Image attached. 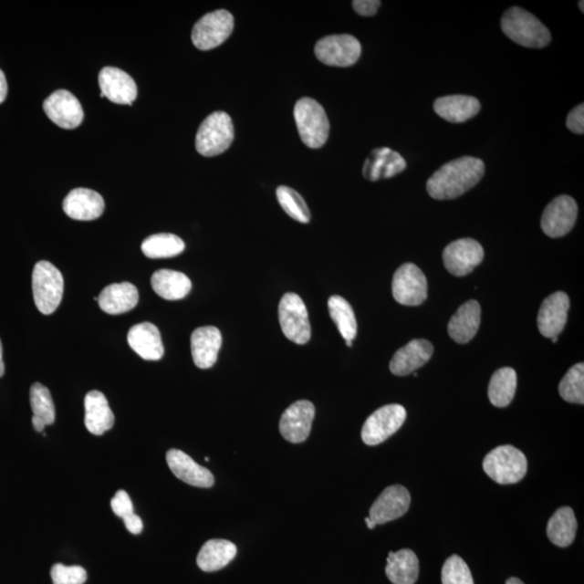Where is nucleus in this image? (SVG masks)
I'll list each match as a JSON object with an SVG mask.
<instances>
[{"label":"nucleus","instance_id":"nucleus-9","mask_svg":"<svg viewBox=\"0 0 584 584\" xmlns=\"http://www.w3.org/2000/svg\"><path fill=\"white\" fill-rule=\"evenodd\" d=\"M406 417V409L402 405L383 406L366 420L361 438L368 446L379 445L402 428Z\"/></svg>","mask_w":584,"mask_h":584},{"label":"nucleus","instance_id":"nucleus-16","mask_svg":"<svg viewBox=\"0 0 584 584\" xmlns=\"http://www.w3.org/2000/svg\"><path fill=\"white\" fill-rule=\"evenodd\" d=\"M411 494L404 486L393 485L378 496L370 507V518L377 525L395 521L405 516L411 506Z\"/></svg>","mask_w":584,"mask_h":584},{"label":"nucleus","instance_id":"nucleus-14","mask_svg":"<svg viewBox=\"0 0 584 584\" xmlns=\"http://www.w3.org/2000/svg\"><path fill=\"white\" fill-rule=\"evenodd\" d=\"M44 110L49 120L64 130H75L84 120V110L73 93L57 90L46 99Z\"/></svg>","mask_w":584,"mask_h":584},{"label":"nucleus","instance_id":"nucleus-26","mask_svg":"<svg viewBox=\"0 0 584 584\" xmlns=\"http://www.w3.org/2000/svg\"><path fill=\"white\" fill-rule=\"evenodd\" d=\"M98 302L105 313L122 314L137 307L139 292L136 286L130 283L112 284L101 291Z\"/></svg>","mask_w":584,"mask_h":584},{"label":"nucleus","instance_id":"nucleus-31","mask_svg":"<svg viewBox=\"0 0 584 584\" xmlns=\"http://www.w3.org/2000/svg\"><path fill=\"white\" fill-rule=\"evenodd\" d=\"M391 582L394 584H414L419 577V559L417 555L409 548L399 552H390L387 568H385Z\"/></svg>","mask_w":584,"mask_h":584},{"label":"nucleus","instance_id":"nucleus-43","mask_svg":"<svg viewBox=\"0 0 584 584\" xmlns=\"http://www.w3.org/2000/svg\"><path fill=\"white\" fill-rule=\"evenodd\" d=\"M352 5L354 10L360 16H372L377 14L381 2H378V0H355Z\"/></svg>","mask_w":584,"mask_h":584},{"label":"nucleus","instance_id":"nucleus-44","mask_svg":"<svg viewBox=\"0 0 584 584\" xmlns=\"http://www.w3.org/2000/svg\"><path fill=\"white\" fill-rule=\"evenodd\" d=\"M124 523L128 531L132 535H139L142 533L143 522L136 513H133L131 516L124 518Z\"/></svg>","mask_w":584,"mask_h":584},{"label":"nucleus","instance_id":"nucleus-8","mask_svg":"<svg viewBox=\"0 0 584 584\" xmlns=\"http://www.w3.org/2000/svg\"><path fill=\"white\" fill-rule=\"evenodd\" d=\"M233 28L234 17L229 11H214L203 16L193 27L192 42L197 49L212 50L230 37Z\"/></svg>","mask_w":584,"mask_h":584},{"label":"nucleus","instance_id":"nucleus-34","mask_svg":"<svg viewBox=\"0 0 584 584\" xmlns=\"http://www.w3.org/2000/svg\"><path fill=\"white\" fill-rule=\"evenodd\" d=\"M141 248L142 253L150 259H166L182 254L185 244L173 234L162 233L146 238Z\"/></svg>","mask_w":584,"mask_h":584},{"label":"nucleus","instance_id":"nucleus-12","mask_svg":"<svg viewBox=\"0 0 584 584\" xmlns=\"http://www.w3.org/2000/svg\"><path fill=\"white\" fill-rule=\"evenodd\" d=\"M484 259L482 245L472 238H461L443 250V261L454 276H465L475 270Z\"/></svg>","mask_w":584,"mask_h":584},{"label":"nucleus","instance_id":"nucleus-42","mask_svg":"<svg viewBox=\"0 0 584 584\" xmlns=\"http://www.w3.org/2000/svg\"><path fill=\"white\" fill-rule=\"evenodd\" d=\"M568 128L571 132L583 134L584 132V105H578L577 108L570 110L568 117Z\"/></svg>","mask_w":584,"mask_h":584},{"label":"nucleus","instance_id":"nucleus-7","mask_svg":"<svg viewBox=\"0 0 584 584\" xmlns=\"http://www.w3.org/2000/svg\"><path fill=\"white\" fill-rule=\"evenodd\" d=\"M278 318L284 335L290 341L300 346L309 341L311 325L305 302L299 296L288 292L282 297L278 307Z\"/></svg>","mask_w":584,"mask_h":584},{"label":"nucleus","instance_id":"nucleus-18","mask_svg":"<svg viewBox=\"0 0 584 584\" xmlns=\"http://www.w3.org/2000/svg\"><path fill=\"white\" fill-rule=\"evenodd\" d=\"M101 98L117 104L131 105L138 96V88L131 76L117 68H104L99 74Z\"/></svg>","mask_w":584,"mask_h":584},{"label":"nucleus","instance_id":"nucleus-1","mask_svg":"<svg viewBox=\"0 0 584 584\" xmlns=\"http://www.w3.org/2000/svg\"><path fill=\"white\" fill-rule=\"evenodd\" d=\"M485 173V163L475 157H461L445 163L426 183L429 195L434 200H454L474 188Z\"/></svg>","mask_w":584,"mask_h":584},{"label":"nucleus","instance_id":"nucleus-23","mask_svg":"<svg viewBox=\"0 0 584 584\" xmlns=\"http://www.w3.org/2000/svg\"><path fill=\"white\" fill-rule=\"evenodd\" d=\"M127 339L134 352L145 360H160L165 352L161 332L153 324L134 325Z\"/></svg>","mask_w":584,"mask_h":584},{"label":"nucleus","instance_id":"nucleus-10","mask_svg":"<svg viewBox=\"0 0 584 584\" xmlns=\"http://www.w3.org/2000/svg\"><path fill=\"white\" fill-rule=\"evenodd\" d=\"M361 54L358 39L350 35H331L318 40L315 46V56L329 67L348 68L354 66Z\"/></svg>","mask_w":584,"mask_h":584},{"label":"nucleus","instance_id":"nucleus-50","mask_svg":"<svg viewBox=\"0 0 584 584\" xmlns=\"http://www.w3.org/2000/svg\"><path fill=\"white\" fill-rule=\"evenodd\" d=\"M558 337H554V338H552V342H553V343L558 342Z\"/></svg>","mask_w":584,"mask_h":584},{"label":"nucleus","instance_id":"nucleus-47","mask_svg":"<svg viewBox=\"0 0 584 584\" xmlns=\"http://www.w3.org/2000/svg\"><path fill=\"white\" fill-rule=\"evenodd\" d=\"M365 522L367 524V527L370 528V529H373L377 526V524L375 522H373L370 517L365 518Z\"/></svg>","mask_w":584,"mask_h":584},{"label":"nucleus","instance_id":"nucleus-29","mask_svg":"<svg viewBox=\"0 0 584 584\" xmlns=\"http://www.w3.org/2000/svg\"><path fill=\"white\" fill-rule=\"evenodd\" d=\"M237 548L231 541L224 539L209 540L201 548L197 565L203 571L213 572L224 568L235 558Z\"/></svg>","mask_w":584,"mask_h":584},{"label":"nucleus","instance_id":"nucleus-28","mask_svg":"<svg viewBox=\"0 0 584 584\" xmlns=\"http://www.w3.org/2000/svg\"><path fill=\"white\" fill-rule=\"evenodd\" d=\"M406 162L396 151L389 149H378L372 151L365 162L363 174L370 181L392 178L406 168Z\"/></svg>","mask_w":584,"mask_h":584},{"label":"nucleus","instance_id":"nucleus-15","mask_svg":"<svg viewBox=\"0 0 584 584\" xmlns=\"http://www.w3.org/2000/svg\"><path fill=\"white\" fill-rule=\"evenodd\" d=\"M315 407L311 402L297 401L290 405L280 418L279 431L286 441L299 443L311 433Z\"/></svg>","mask_w":584,"mask_h":584},{"label":"nucleus","instance_id":"nucleus-13","mask_svg":"<svg viewBox=\"0 0 584 584\" xmlns=\"http://www.w3.org/2000/svg\"><path fill=\"white\" fill-rule=\"evenodd\" d=\"M577 215L578 206L574 198L568 195L554 198L543 212L542 231L551 238L562 237L572 230Z\"/></svg>","mask_w":584,"mask_h":584},{"label":"nucleus","instance_id":"nucleus-30","mask_svg":"<svg viewBox=\"0 0 584 584\" xmlns=\"http://www.w3.org/2000/svg\"><path fill=\"white\" fill-rule=\"evenodd\" d=\"M151 284L157 295L169 301L183 299L192 289L191 279L185 274L172 270L155 272Z\"/></svg>","mask_w":584,"mask_h":584},{"label":"nucleus","instance_id":"nucleus-40","mask_svg":"<svg viewBox=\"0 0 584 584\" xmlns=\"http://www.w3.org/2000/svg\"><path fill=\"white\" fill-rule=\"evenodd\" d=\"M51 578L54 584H84L87 571L81 566L56 564L52 566Z\"/></svg>","mask_w":584,"mask_h":584},{"label":"nucleus","instance_id":"nucleus-25","mask_svg":"<svg viewBox=\"0 0 584 584\" xmlns=\"http://www.w3.org/2000/svg\"><path fill=\"white\" fill-rule=\"evenodd\" d=\"M481 306L475 300L464 303L448 324V334L454 341L464 344L475 337L481 324Z\"/></svg>","mask_w":584,"mask_h":584},{"label":"nucleus","instance_id":"nucleus-49","mask_svg":"<svg viewBox=\"0 0 584 584\" xmlns=\"http://www.w3.org/2000/svg\"><path fill=\"white\" fill-rule=\"evenodd\" d=\"M349 348L352 347L353 341H346Z\"/></svg>","mask_w":584,"mask_h":584},{"label":"nucleus","instance_id":"nucleus-19","mask_svg":"<svg viewBox=\"0 0 584 584\" xmlns=\"http://www.w3.org/2000/svg\"><path fill=\"white\" fill-rule=\"evenodd\" d=\"M169 469L179 480L191 485V486L209 488L214 484L213 473L206 467L197 464L189 454L171 449L166 455Z\"/></svg>","mask_w":584,"mask_h":584},{"label":"nucleus","instance_id":"nucleus-24","mask_svg":"<svg viewBox=\"0 0 584 584\" xmlns=\"http://www.w3.org/2000/svg\"><path fill=\"white\" fill-rule=\"evenodd\" d=\"M114 413L107 397L100 391H91L85 397V424L93 435H102L113 428Z\"/></svg>","mask_w":584,"mask_h":584},{"label":"nucleus","instance_id":"nucleus-6","mask_svg":"<svg viewBox=\"0 0 584 584\" xmlns=\"http://www.w3.org/2000/svg\"><path fill=\"white\" fill-rule=\"evenodd\" d=\"M233 140L231 117L224 112H214L202 122L197 131L196 150L203 156H217L230 148Z\"/></svg>","mask_w":584,"mask_h":584},{"label":"nucleus","instance_id":"nucleus-51","mask_svg":"<svg viewBox=\"0 0 584 584\" xmlns=\"http://www.w3.org/2000/svg\"><path fill=\"white\" fill-rule=\"evenodd\" d=\"M579 7H581V11H582V13H583V2H580V3H579Z\"/></svg>","mask_w":584,"mask_h":584},{"label":"nucleus","instance_id":"nucleus-17","mask_svg":"<svg viewBox=\"0 0 584 584\" xmlns=\"http://www.w3.org/2000/svg\"><path fill=\"white\" fill-rule=\"evenodd\" d=\"M569 307V297L563 291L555 292L542 302L538 314V328L543 337H558L568 323Z\"/></svg>","mask_w":584,"mask_h":584},{"label":"nucleus","instance_id":"nucleus-11","mask_svg":"<svg viewBox=\"0 0 584 584\" xmlns=\"http://www.w3.org/2000/svg\"><path fill=\"white\" fill-rule=\"evenodd\" d=\"M392 291L400 305L417 307L428 297V282L416 265L405 263L394 274Z\"/></svg>","mask_w":584,"mask_h":584},{"label":"nucleus","instance_id":"nucleus-36","mask_svg":"<svg viewBox=\"0 0 584 584\" xmlns=\"http://www.w3.org/2000/svg\"><path fill=\"white\" fill-rule=\"evenodd\" d=\"M29 401L34 413L33 418H36L46 426L54 424L56 422V408L50 391L42 383H34L29 391Z\"/></svg>","mask_w":584,"mask_h":584},{"label":"nucleus","instance_id":"nucleus-5","mask_svg":"<svg viewBox=\"0 0 584 584\" xmlns=\"http://www.w3.org/2000/svg\"><path fill=\"white\" fill-rule=\"evenodd\" d=\"M32 287L35 305L45 315L56 312L60 306L64 291V279L60 271L48 261H39L34 267Z\"/></svg>","mask_w":584,"mask_h":584},{"label":"nucleus","instance_id":"nucleus-32","mask_svg":"<svg viewBox=\"0 0 584 584\" xmlns=\"http://www.w3.org/2000/svg\"><path fill=\"white\" fill-rule=\"evenodd\" d=\"M577 519L571 507H560L548 523L547 534L553 545L559 548L569 547L577 534Z\"/></svg>","mask_w":584,"mask_h":584},{"label":"nucleus","instance_id":"nucleus-27","mask_svg":"<svg viewBox=\"0 0 584 584\" xmlns=\"http://www.w3.org/2000/svg\"><path fill=\"white\" fill-rule=\"evenodd\" d=\"M434 110L443 120L460 124L476 116L481 110V103L470 96H447L437 99Z\"/></svg>","mask_w":584,"mask_h":584},{"label":"nucleus","instance_id":"nucleus-20","mask_svg":"<svg viewBox=\"0 0 584 584\" xmlns=\"http://www.w3.org/2000/svg\"><path fill=\"white\" fill-rule=\"evenodd\" d=\"M433 346L428 340L417 339L402 347L394 354L390 363L393 375L404 377L424 366L433 355Z\"/></svg>","mask_w":584,"mask_h":584},{"label":"nucleus","instance_id":"nucleus-41","mask_svg":"<svg viewBox=\"0 0 584 584\" xmlns=\"http://www.w3.org/2000/svg\"><path fill=\"white\" fill-rule=\"evenodd\" d=\"M113 512L117 516L124 519L133 514V505L130 495L125 490H119L110 501Z\"/></svg>","mask_w":584,"mask_h":584},{"label":"nucleus","instance_id":"nucleus-45","mask_svg":"<svg viewBox=\"0 0 584 584\" xmlns=\"http://www.w3.org/2000/svg\"><path fill=\"white\" fill-rule=\"evenodd\" d=\"M7 80H5V74L2 69H0V104H2L5 100V98H7Z\"/></svg>","mask_w":584,"mask_h":584},{"label":"nucleus","instance_id":"nucleus-35","mask_svg":"<svg viewBox=\"0 0 584 584\" xmlns=\"http://www.w3.org/2000/svg\"><path fill=\"white\" fill-rule=\"evenodd\" d=\"M329 314L337 328L346 341H353L358 334V323L349 303L340 296H332L328 300Z\"/></svg>","mask_w":584,"mask_h":584},{"label":"nucleus","instance_id":"nucleus-3","mask_svg":"<svg viewBox=\"0 0 584 584\" xmlns=\"http://www.w3.org/2000/svg\"><path fill=\"white\" fill-rule=\"evenodd\" d=\"M295 120L300 138L308 148L319 149L329 136V120L321 105L311 98H303L295 107Z\"/></svg>","mask_w":584,"mask_h":584},{"label":"nucleus","instance_id":"nucleus-33","mask_svg":"<svg viewBox=\"0 0 584 584\" xmlns=\"http://www.w3.org/2000/svg\"><path fill=\"white\" fill-rule=\"evenodd\" d=\"M517 387V376L516 370L510 367L501 368L496 370L488 387L490 402L495 407L504 408L509 406L516 395Z\"/></svg>","mask_w":584,"mask_h":584},{"label":"nucleus","instance_id":"nucleus-22","mask_svg":"<svg viewBox=\"0 0 584 584\" xmlns=\"http://www.w3.org/2000/svg\"><path fill=\"white\" fill-rule=\"evenodd\" d=\"M104 200L99 193L89 189H75L63 202V210L69 218L92 221L100 218L104 212Z\"/></svg>","mask_w":584,"mask_h":584},{"label":"nucleus","instance_id":"nucleus-46","mask_svg":"<svg viewBox=\"0 0 584 584\" xmlns=\"http://www.w3.org/2000/svg\"><path fill=\"white\" fill-rule=\"evenodd\" d=\"M5 375V364H4V359H3V344L2 341H0V378H2Z\"/></svg>","mask_w":584,"mask_h":584},{"label":"nucleus","instance_id":"nucleus-21","mask_svg":"<svg viewBox=\"0 0 584 584\" xmlns=\"http://www.w3.org/2000/svg\"><path fill=\"white\" fill-rule=\"evenodd\" d=\"M222 336L217 327L203 326L193 332L191 349L193 360L201 370L212 368L218 360Z\"/></svg>","mask_w":584,"mask_h":584},{"label":"nucleus","instance_id":"nucleus-37","mask_svg":"<svg viewBox=\"0 0 584 584\" xmlns=\"http://www.w3.org/2000/svg\"><path fill=\"white\" fill-rule=\"evenodd\" d=\"M276 195L280 206L290 218L301 222V224H308L311 220V214H309L308 204L299 193L288 188V186L282 185L277 189Z\"/></svg>","mask_w":584,"mask_h":584},{"label":"nucleus","instance_id":"nucleus-38","mask_svg":"<svg viewBox=\"0 0 584 584\" xmlns=\"http://www.w3.org/2000/svg\"><path fill=\"white\" fill-rule=\"evenodd\" d=\"M559 394L566 402L583 405L584 402V365L571 367L559 383Z\"/></svg>","mask_w":584,"mask_h":584},{"label":"nucleus","instance_id":"nucleus-48","mask_svg":"<svg viewBox=\"0 0 584 584\" xmlns=\"http://www.w3.org/2000/svg\"><path fill=\"white\" fill-rule=\"evenodd\" d=\"M506 584H525L522 580H519L518 578H510L507 579Z\"/></svg>","mask_w":584,"mask_h":584},{"label":"nucleus","instance_id":"nucleus-4","mask_svg":"<svg viewBox=\"0 0 584 584\" xmlns=\"http://www.w3.org/2000/svg\"><path fill=\"white\" fill-rule=\"evenodd\" d=\"M527 459L519 449L505 445L493 449L484 458L483 469L495 483L516 484L527 473Z\"/></svg>","mask_w":584,"mask_h":584},{"label":"nucleus","instance_id":"nucleus-39","mask_svg":"<svg viewBox=\"0 0 584 584\" xmlns=\"http://www.w3.org/2000/svg\"><path fill=\"white\" fill-rule=\"evenodd\" d=\"M442 582L443 584H474L469 566L458 555H453L443 564Z\"/></svg>","mask_w":584,"mask_h":584},{"label":"nucleus","instance_id":"nucleus-2","mask_svg":"<svg viewBox=\"0 0 584 584\" xmlns=\"http://www.w3.org/2000/svg\"><path fill=\"white\" fill-rule=\"evenodd\" d=\"M502 31L519 46L526 48H545L551 42L548 29L528 11L513 7L501 19Z\"/></svg>","mask_w":584,"mask_h":584}]
</instances>
